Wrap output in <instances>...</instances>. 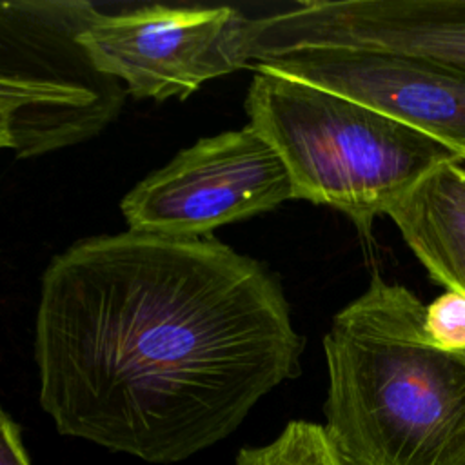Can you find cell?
Returning <instances> with one entry per match:
<instances>
[{"instance_id":"ba28073f","label":"cell","mask_w":465,"mask_h":465,"mask_svg":"<svg viewBox=\"0 0 465 465\" xmlns=\"http://www.w3.org/2000/svg\"><path fill=\"white\" fill-rule=\"evenodd\" d=\"M249 69L356 100L465 154V69L356 47L289 49L262 56Z\"/></svg>"},{"instance_id":"7a4b0ae2","label":"cell","mask_w":465,"mask_h":465,"mask_svg":"<svg viewBox=\"0 0 465 465\" xmlns=\"http://www.w3.org/2000/svg\"><path fill=\"white\" fill-rule=\"evenodd\" d=\"M423 318L380 274L332 318L323 429L345 465H465V351L436 347Z\"/></svg>"},{"instance_id":"5b68a950","label":"cell","mask_w":465,"mask_h":465,"mask_svg":"<svg viewBox=\"0 0 465 465\" xmlns=\"http://www.w3.org/2000/svg\"><path fill=\"white\" fill-rule=\"evenodd\" d=\"M294 200L289 173L252 127L202 138L138 182L120 207L129 231L198 238Z\"/></svg>"},{"instance_id":"7c38bea8","label":"cell","mask_w":465,"mask_h":465,"mask_svg":"<svg viewBox=\"0 0 465 465\" xmlns=\"http://www.w3.org/2000/svg\"><path fill=\"white\" fill-rule=\"evenodd\" d=\"M0 465H31L18 423L0 407Z\"/></svg>"},{"instance_id":"9c48e42d","label":"cell","mask_w":465,"mask_h":465,"mask_svg":"<svg viewBox=\"0 0 465 465\" xmlns=\"http://www.w3.org/2000/svg\"><path fill=\"white\" fill-rule=\"evenodd\" d=\"M387 216L430 278L465 296V167L458 162L434 167Z\"/></svg>"},{"instance_id":"8fae6325","label":"cell","mask_w":465,"mask_h":465,"mask_svg":"<svg viewBox=\"0 0 465 465\" xmlns=\"http://www.w3.org/2000/svg\"><path fill=\"white\" fill-rule=\"evenodd\" d=\"M427 338L445 351H465V296L447 291L425 305Z\"/></svg>"},{"instance_id":"3957f363","label":"cell","mask_w":465,"mask_h":465,"mask_svg":"<svg viewBox=\"0 0 465 465\" xmlns=\"http://www.w3.org/2000/svg\"><path fill=\"white\" fill-rule=\"evenodd\" d=\"M245 111L282 158L294 200L347 214L369 238L374 218L445 162L447 143L356 100L274 73L254 71Z\"/></svg>"},{"instance_id":"52a82bcc","label":"cell","mask_w":465,"mask_h":465,"mask_svg":"<svg viewBox=\"0 0 465 465\" xmlns=\"http://www.w3.org/2000/svg\"><path fill=\"white\" fill-rule=\"evenodd\" d=\"M300 47L401 53L465 69V0H307L247 18L243 67Z\"/></svg>"},{"instance_id":"6da1fadb","label":"cell","mask_w":465,"mask_h":465,"mask_svg":"<svg viewBox=\"0 0 465 465\" xmlns=\"http://www.w3.org/2000/svg\"><path fill=\"white\" fill-rule=\"evenodd\" d=\"M302 349L276 278L213 236H93L42 276V409L60 434L149 463L227 438L298 376Z\"/></svg>"},{"instance_id":"4fadbf2b","label":"cell","mask_w":465,"mask_h":465,"mask_svg":"<svg viewBox=\"0 0 465 465\" xmlns=\"http://www.w3.org/2000/svg\"><path fill=\"white\" fill-rule=\"evenodd\" d=\"M16 109L0 96V149H13V127Z\"/></svg>"},{"instance_id":"277c9868","label":"cell","mask_w":465,"mask_h":465,"mask_svg":"<svg viewBox=\"0 0 465 465\" xmlns=\"http://www.w3.org/2000/svg\"><path fill=\"white\" fill-rule=\"evenodd\" d=\"M96 15L85 0L0 2V96L16 109L18 158L78 145L120 114L124 85L80 42Z\"/></svg>"},{"instance_id":"8992f818","label":"cell","mask_w":465,"mask_h":465,"mask_svg":"<svg viewBox=\"0 0 465 465\" xmlns=\"http://www.w3.org/2000/svg\"><path fill=\"white\" fill-rule=\"evenodd\" d=\"M247 18L232 7L145 5L102 13L80 42L93 64L134 98H187L205 82L243 69Z\"/></svg>"},{"instance_id":"30bf717a","label":"cell","mask_w":465,"mask_h":465,"mask_svg":"<svg viewBox=\"0 0 465 465\" xmlns=\"http://www.w3.org/2000/svg\"><path fill=\"white\" fill-rule=\"evenodd\" d=\"M234 465H345L331 443L323 425L292 420L271 441L245 447Z\"/></svg>"}]
</instances>
